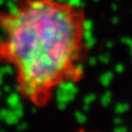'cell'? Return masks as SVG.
<instances>
[{"instance_id":"1","label":"cell","mask_w":132,"mask_h":132,"mask_svg":"<svg viewBox=\"0 0 132 132\" xmlns=\"http://www.w3.org/2000/svg\"><path fill=\"white\" fill-rule=\"evenodd\" d=\"M87 31L82 8L65 0H15L0 10V65L23 101L45 108L62 86L81 79Z\"/></svg>"},{"instance_id":"2","label":"cell","mask_w":132,"mask_h":132,"mask_svg":"<svg viewBox=\"0 0 132 132\" xmlns=\"http://www.w3.org/2000/svg\"><path fill=\"white\" fill-rule=\"evenodd\" d=\"M77 132H87V131H85V130H79V131H77Z\"/></svg>"}]
</instances>
